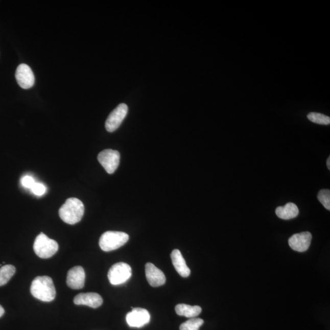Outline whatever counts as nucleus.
Instances as JSON below:
<instances>
[{
    "label": "nucleus",
    "instance_id": "obj_1",
    "mask_svg": "<svg viewBox=\"0 0 330 330\" xmlns=\"http://www.w3.org/2000/svg\"><path fill=\"white\" fill-rule=\"evenodd\" d=\"M34 298L44 302H51L56 297V289L51 277L37 276L34 278L30 288Z\"/></svg>",
    "mask_w": 330,
    "mask_h": 330
},
{
    "label": "nucleus",
    "instance_id": "obj_2",
    "mask_svg": "<svg viewBox=\"0 0 330 330\" xmlns=\"http://www.w3.org/2000/svg\"><path fill=\"white\" fill-rule=\"evenodd\" d=\"M85 213V207L80 199L70 198L67 199L59 210V216L64 222L75 225L80 222Z\"/></svg>",
    "mask_w": 330,
    "mask_h": 330
},
{
    "label": "nucleus",
    "instance_id": "obj_3",
    "mask_svg": "<svg viewBox=\"0 0 330 330\" xmlns=\"http://www.w3.org/2000/svg\"><path fill=\"white\" fill-rule=\"evenodd\" d=\"M129 239V235L125 232L107 231L103 233L100 238L99 246L103 251H111L123 247Z\"/></svg>",
    "mask_w": 330,
    "mask_h": 330
},
{
    "label": "nucleus",
    "instance_id": "obj_4",
    "mask_svg": "<svg viewBox=\"0 0 330 330\" xmlns=\"http://www.w3.org/2000/svg\"><path fill=\"white\" fill-rule=\"evenodd\" d=\"M58 248L57 242L49 238L42 232L37 236L33 245L34 253L42 259H48L54 256L58 251Z\"/></svg>",
    "mask_w": 330,
    "mask_h": 330
},
{
    "label": "nucleus",
    "instance_id": "obj_5",
    "mask_svg": "<svg viewBox=\"0 0 330 330\" xmlns=\"http://www.w3.org/2000/svg\"><path fill=\"white\" fill-rule=\"evenodd\" d=\"M132 276V268L129 264L119 263L113 265L108 273V278L112 285L124 284Z\"/></svg>",
    "mask_w": 330,
    "mask_h": 330
},
{
    "label": "nucleus",
    "instance_id": "obj_6",
    "mask_svg": "<svg viewBox=\"0 0 330 330\" xmlns=\"http://www.w3.org/2000/svg\"><path fill=\"white\" fill-rule=\"evenodd\" d=\"M120 154L117 151L105 149L100 152L98 160L108 174H113L116 171L120 162Z\"/></svg>",
    "mask_w": 330,
    "mask_h": 330
},
{
    "label": "nucleus",
    "instance_id": "obj_7",
    "mask_svg": "<svg viewBox=\"0 0 330 330\" xmlns=\"http://www.w3.org/2000/svg\"><path fill=\"white\" fill-rule=\"evenodd\" d=\"M128 113V107L121 104L109 115L105 122V129L109 132H113L119 128Z\"/></svg>",
    "mask_w": 330,
    "mask_h": 330
},
{
    "label": "nucleus",
    "instance_id": "obj_8",
    "mask_svg": "<svg viewBox=\"0 0 330 330\" xmlns=\"http://www.w3.org/2000/svg\"><path fill=\"white\" fill-rule=\"evenodd\" d=\"M151 316L148 310L143 308H133L126 316V321L130 327L141 328L150 322Z\"/></svg>",
    "mask_w": 330,
    "mask_h": 330
},
{
    "label": "nucleus",
    "instance_id": "obj_9",
    "mask_svg": "<svg viewBox=\"0 0 330 330\" xmlns=\"http://www.w3.org/2000/svg\"><path fill=\"white\" fill-rule=\"evenodd\" d=\"M15 79L21 88L25 89L32 88L35 82L32 68L26 64H21L17 67Z\"/></svg>",
    "mask_w": 330,
    "mask_h": 330
},
{
    "label": "nucleus",
    "instance_id": "obj_10",
    "mask_svg": "<svg viewBox=\"0 0 330 330\" xmlns=\"http://www.w3.org/2000/svg\"><path fill=\"white\" fill-rule=\"evenodd\" d=\"M86 275L85 270L81 266L72 268L67 273V285L73 289H81L85 286Z\"/></svg>",
    "mask_w": 330,
    "mask_h": 330
},
{
    "label": "nucleus",
    "instance_id": "obj_11",
    "mask_svg": "<svg viewBox=\"0 0 330 330\" xmlns=\"http://www.w3.org/2000/svg\"><path fill=\"white\" fill-rule=\"evenodd\" d=\"M312 241V235L310 232L295 233L289 239V245L292 250L298 252L306 251L309 248Z\"/></svg>",
    "mask_w": 330,
    "mask_h": 330
},
{
    "label": "nucleus",
    "instance_id": "obj_12",
    "mask_svg": "<svg viewBox=\"0 0 330 330\" xmlns=\"http://www.w3.org/2000/svg\"><path fill=\"white\" fill-rule=\"evenodd\" d=\"M145 273L146 279L152 287H159L166 282V277L162 271L158 269L153 264L148 263L146 264Z\"/></svg>",
    "mask_w": 330,
    "mask_h": 330
},
{
    "label": "nucleus",
    "instance_id": "obj_13",
    "mask_svg": "<svg viewBox=\"0 0 330 330\" xmlns=\"http://www.w3.org/2000/svg\"><path fill=\"white\" fill-rule=\"evenodd\" d=\"M74 303L77 305H86L92 308H98L102 304L103 299L98 293L88 292L78 294L74 299Z\"/></svg>",
    "mask_w": 330,
    "mask_h": 330
},
{
    "label": "nucleus",
    "instance_id": "obj_14",
    "mask_svg": "<svg viewBox=\"0 0 330 330\" xmlns=\"http://www.w3.org/2000/svg\"><path fill=\"white\" fill-rule=\"evenodd\" d=\"M171 260L177 273L183 278H187L191 275V271L186 264L184 258L179 250H174L171 254Z\"/></svg>",
    "mask_w": 330,
    "mask_h": 330
},
{
    "label": "nucleus",
    "instance_id": "obj_15",
    "mask_svg": "<svg viewBox=\"0 0 330 330\" xmlns=\"http://www.w3.org/2000/svg\"><path fill=\"white\" fill-rule=\"evenodd\" d=\"M275 213L279 219L288 220L297 217L298 216L299 210L296 204L289 202L285 206L277 207Z\"/></svg>",
    "mask_w": 330,
    "mask_h": 330
},
{
    "label": "nucleus",
    "instance_id": "obj_16",
    "mask_svg": "<svg viewBox=\"0 0 330 330\" xmlns=\"http://www.w3.org/2000/svg\"><path fill=\"white\" fill-rule=\"evenodd\" d=\"M177 315L184 316L188 318H194L201 314L202 309L199 306H191L185 304H177L175 308Z\"/></svg>",
    "mask_w": 330,
    "mask_h": 330
},
{
    "label": "nucleus",
    "instance_id": "obj_17",
    "mask_svg": "<svg viewBox=\"0 0 330 330\" xmlns=\"http://www.w3.org/2000/svg\"><path fill=\"white\" fill-rule=\"evenodd\" d=\"M15 273V268L12 265H6L0 269V286H4L9 282Z\"/></svg>",
    "mask_w": 330,
    "mask_h": 330
},
{
    "label": "nucleus",
    "instance_id": "obj_18",
    "mask_svg": "<svg viewBox=\"0 0 330 330\" xmlns=\"http://www.w3.org/2000/svg\"><path fill=\"white\" fill-rule=\"evenodd\" d=\"M204 320L199 318H191L180 326V330H199Z\"/></svg>",
    "mask_w": 330,
    "mask_h": 330
},
{
    "label": "nucleus",
    "instance_id": "obj_19",
    "mask_svg": "<svg viewBox=\"0 0 330 330\" xmlns=\"http://www.w3.org/2000/svg\"><path fill=\"white\" fill-rule=\"evenodd\" d=\"M308 119L314 123L320 125H329L330 117L326 115L319 113H310L308 114Z\"/></svg>",
    "mask_w": 330,
    "mask_h": 330
},
{
    "label": "nucleus",
    "instance_id": "obj_20",
    "mask_svg": "<svg viewBox=\"0 0 330 330\" xmlns=\"http://www.w3.org/2000/svg\"><path fill=\"white\" fill-rule=\"evenodd\" d=\"M317 198L326 209L330 210V191L328 189L321 190L317 195Z\"/></svg>",
    "mask_w": 330,
    "mask_h": 330
},
{
    "label": "nucleus",
    "instance_id": "obj_21",
    "mask_svg": "<svg viewBox=\"0 0 330 330\" xmlns=\"http://www.w3.org/2000/svg\"><path fill=\"white\" fill-rule=\"evenodd\" d=\"M31 190L34 195L39 196V197L44 195L46 191L45 186L40 183H36Z\"/></svg>",
    "mask_w": 330,
    "mask_h": 330
},
{
    "label": "nucleus",
    "instance_id": "obj_22",
    "mask_svg": "<svg viewBox=\"0 0 330 330\" xmlns=\"http://www.w3.org/2000/svg\"><path fill=\"white\" fill-rule=\"evenodd\" d=\"M21 185L26 188L32 189L36 182L32 176H26L21 180Z\"/></svg>",
    "mask_w": 330,
    "mask_h": 330
},
{
    "label": "nucleus",
    "instance_id": "obj_23",
    "mask_svg": "<svg viewBox=\"0 0 330 330\" xmlns=\"http://www.w3.org/2000/svg\"><path fill=\"white\" fill-rule=\"evenodd\" d=\"M5 314V310L4 308H3L1 305H0V317H2L3 316V314Z\"/></svg>",
    "mask_w": 330,
    "mask_h": 330
},
{
    "label": "nucleus",
    "instance_id": "obj_24",
    "mask_svg": "<svg viewBox=\"0 0 330 330\" xmlns=\"http://www.w3.org/2000/svg\"><path fill=\"white\" fill-rule=\"evenodd\" d=\"M326 165H327V168H328V170H330V157H329L327 161H326Z\"/></svg>",
    "mask_w": 330,
    "mask_h": 330
}]
</instances>
